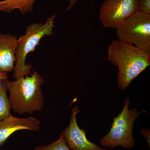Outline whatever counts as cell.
Instances as JSON below:
<instances>
[{
	"label": "cell",
	"instance_id": "4",
	"mask_svg": "<svg viewBox=\"0 0 150 150\" xmlns=\"http://www.w3.org/2000/svg\"><path fill=\"white\" fill-rule=\"evenodd\" d=\"M131 102V99L126 98L123 110L118 116L114 117L110 131L100 141L102 146L110 149L118 146L123 149H132L135 146L133 126L136 118L141 112L136 108L129 110Z\"/></svg>",
	"mask_w": 150,
	"mask_h": 150
},
{
	"label": "cell",
	"instance_id": "11",
	"mask_svg": "<svg viewBox=\"0 0 150 150\" xmlns=\"http://www.w3.org/2000/svg\"><path fill=\"white\" fill-rule=\"evenodd\" d=\"M7 80L3 81L0 90V122L9 116L11 113V105L7 95Z\"/></svg>",
	"mask_w": 150,
	"mask_h": 150
},
{
	"label": "cell",
	"instance_id": "3",
	"mask_svg": "<svg viewBox=\"0 0 150 150\" xmlns=\"http://www.w3.org/2000/svg\"><path fill=\"white\" fill-rule=\"evenodd\" d=\"M56 17V15H52L44 23H31L26 27L24 35L18 38L16 62L13 71L15 79L31 74L33 66L30 64H26V57L29 53L35 51L43 37L53 34Z\"/></svg>",
	"mask_w": 150,
	"mask_h": 150
},
{
	"label": "cell",
	"instance_id": "5",
	"mask_svg": "<svg viewBox=\"0 0 150 150\" xmlns=\"http://www.w3.org/2000/svg\"><path fill=\"white\" fill-rule=\"evenodd\" d=\"M116 29L118 40L150 53V15L139 11Z\"/></svg>",
	"mask_w": 150,
	"mask_h": 150
},
{
	"label": "cell",
	"instance_id": "16",
	"mask_svg": "<svg viewBox=\"0 0 150 150\" xmlns=\"http://www.w3.org/2000/svg\"><path fill=\"white\" fill-rule=\"evenodd\" d=\"M69 1V5L67 8V10L70 11L72 8L73 6L75 5V4L78 1V0H67Z\"/></svg>",
	"mask_w": 150,
	"mask_h": 150
},
{
	"label": "cell",
	"instance_id": "2",
	"mask_svg": "<svg viewBox=\"0 0 150 150\" xmlns=\"http://www.w3.org/2000/svg\"><path fill=\"white\" fill-rule=\"evenodd\" d=\"M43 77L33 70L31 74L7 81L11 110L20 115L31 114L43 109L45 103L42 86Z\"/></svg>",
	"mask_w": 150,
	"mask_h": 150
},
{
	"label": "cell",
	"instance_id": "12",
	"mask_svg": "<svg viewBox=\"0 0 150 150\" xmlns=\"http://www.w3.org/2000/svg\"><path fill=\"white\" fill-rule=\"evenodd\" d=\"M34 150H71L66 143L63 134L60 135L59 139L51 144L39 146Z\"/></svg>",
	"mask_w": 150,
	"mask_h": 150
},
{
	"label": "cell",
	"instance_id": "7",
	"mask_svg": "<svg viewBox=\"0 0 150 150\" xmlns=\"http://www.w3.org/2000/svg\"><path fill=\"white\" fill-rule=\"evenodd\" d=\"M79 112L78 105L72 108L69 125L62 133L69 147L73 150H108L88 139L84 130L77 123L76 115Z\"/></svg>",
	"mask_w": 150,
	"mask_h": 150
},
{
	"label": "cell",
	"instance_id": "13",
	"mask_svg": "<svg viewBox=\"0 0 150 150\" xmlns=\"http://www.w3.org/2000/svg\"><path fill=\"white\" fill-rule=\"evenodd\" d=\"M139 11L150 15V0H139Z\"/></svg>",
	"mask_w": 150,
	"mask_h": 150
},
{
	"label": "cell",
	"instance_id": "15",
	"mask_svg": "<svg viewBox=\"0 0 150 150\" xmlns=\"http://www.w3.org/2000/svg\"><path fill=\"white\" fill-rule=\"evenodd\" d=\"M8 76L7 73H0V90L1 88L3 81L8 80Z\"/></svg>",
	"mask_w": 150,
	"mask_h": 150
},
{
	"label": "cell",
	"instance_id": "14",
	"mask_svg": "<svg viewBox=\"0 0 150 150\" xmlns=\"http://www.w3.org/2000/svg\"><path fill=\"white\" fill-rule=\"evenodd\" d=\"M142 134L145 139L148 142V144L149 145V146H150V131L147 129H143L142 131Z\"/></svg>",
	"mask_w": 150,
	"mask_h": 150
},
{
	"label": "cell",
	"instance_id": "10",
	"mask_svg": "<svg viewBox=\"0 0 150 150\" xmlns=\"http://www.w3.org/2000/svg\"><path fill=\"white\" fill-rule=\"evenodd\" d=\"M36 0H3L0 1V12L10 13L18 10L25 15L33 10V4Z\"/></svg>",
	"mask_w": 150,
	"mask_h": 150
},
{
	"label": "cell",
	"instance_id": "9",
	"mask_svg": "<svg viewBox=\"0 0 150 150\" xmlns=\"http://www.w3.org/2000/svg\"><path fill=\"white\" fill-rule=\"evenodd\" d=\"M17 39L16 35L0 33V73L13 71L16 62Z\"/></svg>",
	"mask_w": 150,
	"mask_h": 150
},
{
	"label": "cell",
	"instance_id": "1",
	"mask_svg": "<svg viewBox=\"0 0 150 150\" xmlns=\"http://www.w3.org/2000/svg\"><path fill=\"white\" fill-rule=\"evenodd\" d=\"M108 60L118 68V86L125 90L150 65V53L129 43L114 40L108 47Z\"/></svg>",
	"mask_w": 150,
	"mask_h": 150
},
{
	"label": "cell",
	"instance_id": "8",
	"mask_svg": "<svg viewBox=\"0 0 150 150\" xmlns=\"http://www.w3.org/2000/svg\"><path fill=\"white\" fill-rule=\"evenodd\" d=\"M40 128V121L33 116L19 118L11 114L0 122V149L15 132L22 130L38 131Z\"/></svg>",
	"mask_w": 150,
	"mask_h": 150
},
{
	"label": "cell",
	"instance_id": "6",
	"mask_svg": "<svg viewBox=\"0 0 150 150\" xmlns=\"http://www.w3.org/2000/svg\"><path fill=\"white\" fill-rule=\"evenodd\" d=\"M139 0H105L99 17L105 28L117 29L123 21L139 11Z\"/></svg>",
	"mask_w": 150,
	"mask_h": 150
}]
</instances>
